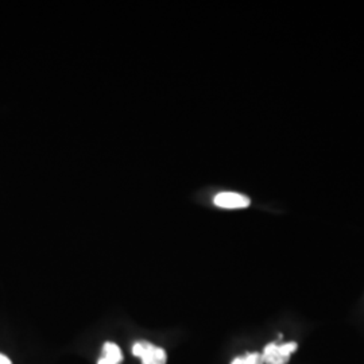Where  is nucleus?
<instances>
[{"instance_id": "obj_2", "label": "nucleus", "mask_w": 364, "mask_h": 364, "mask_svg": "<svg viewBox=\"0 0 364 364\" xmlns=\"http://www.w3.org/2000/svg\"><path fill=\"white\" fill-rule=\"evenodd\" d=\"M132 353L142 360V364H166L168 362L166 351L149 341L135 343L132 346Z\"/></svg>"}, {"instance_id": "obj_5", "label": "nucleus", "mask_w": 364, "mask_h": 364, "mask_svg": "<svg viewBox=\"0 0 364 364\" xmlns=\"http://www.w3.org/2000/svg\"><path fill=\"white\" fill-rule=\"evenodd\" d=\"M231 364H264L260 352H251L245 356H239L232 360Z\"/></svg>"}, {"instance_id": "obj_3", "label": "nucleus", "mask_w": 364, "mask_h": 364, "mask_svg": "<svg viewBox=\"0 0 364 364\" xmlns=\"http://www.w3.org/2000/svg\"><path fill=\"white\" fill-rule=\"evenodd\" d=\"M215 205L224 209L246 208L250 205L247 196L235 193V192H223L215 197Z\"/></svg>"}, {"instance_id": "obj_4", "label": "nucleus", "mask_w": 364, "mask_h": 364, "mask_svg": "<svg viewBox=\"0 0 364 364\" xmlns=\"http://www.w3.org/2000/svg\"><path fill=\"white\" fill-rule=\"evenodd\" d=\"M122 360H123V355L119 346L115 343L107 341L103 347V355L97 360V364H122Z\"/></svg>"}, {"instance_id": "obj_6", "label": "nucleus", "mask_w": 364, "mask_h": 364, "mask_svg": "<svg viewBox=\"0 0 364 364\" xmlns=\"http://www.w3.org/2000/svg\"><path fill=\"white\" fill-rule=\"evenodd\" d=\"M0 364H13L11 363V360L6 356V355H3V353H0Z\"/></svg>"}, {"instance_id": "obj_1", "label": "nucleus", "mask_w": 364, "mask_h": 364, "mask_svg": "<svg viewBox=\"0 0 364 364\" xmlns=\"http://www.w3.org/2000/svg\"><path fill=\"white\" fill-rule=\"evenodd\" d=\"M299 344L296 341H289L284 344L270 343L262 352L264 364H287L293 352L297 351Z\"/></svg>"}]
</instances>
